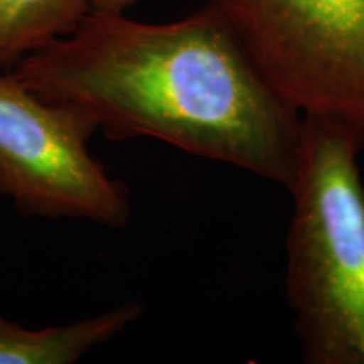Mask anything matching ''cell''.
Masks as SVG:
<instances>
[{
	"label": "cell",
	"instance_id": "3",
	"mask_svg": "<svg viewBox=\"0 0 364 364\" xmlns=\"http://www.w3.org/2000/svg\"><path fill=\"white\" fill-rule=\"evenodd\" d=\"M302 117L364 129V0H209Z\"/></svg>",
	"mask_w": 364,
	"mask_h": 364
},
{
	"label": "cell",
	"instance_id": "1",
	"mask_svg": "<svg viewBox=\"0 0 364 364\" xmlns=\"http://www.w3.org/2000/svg\"><path fill=\"white\" fill-rule=\"evenodd\" d=\"M11 71L39 97L80 108L110 140H161L287 189L297 176L304 117L208 4L166 24L91 9L75 33Z\"/></svg>",
	"mask_w": 364,
	"mask_h": 364
},
{
	"label": "cell",
	"instance_id": "6",
	"mask_svg": "<svg viewBox=\"0 0 364 364\" xmlns=\"http://www.w3.org/2000/svg\"><path fill=\"white\" fill-rule=\"evenodd\" d=\"M91 0H0V71L78 29Z\"/></svg>",
	"mask_w": 364,
	"mask_h": 364
},
{
	"label": "cell",
	"instance_id": "5",
	"mask_svg": "<svg viewBox=\"0 0 364 364\" xmlns=\"http://www.w3.org/2000/svg\"><path fill=\"white\" fill-rule=\"evenodd\" d=\"M142 314L125 302L97 316L61 326L29 329L0 314V364H71L110 343Z\"/></svg>",
	"mask_w": 364,
	"mask_h": 364
},
{
	"label": "cell",
	"instance_id": "2",
	"mask_svg": "<svg viewBox=\"0 0 364 364\" xmlns=\"http://www.w3.org/2000/svg\"><path fill=\"white\" fill-rule=\"evenodd\" d=\"M285 295L309 364H364V129L304 117Z\"/></svg>",
	"mask_w": 364,
	"mask_h": 364
},
{
	"label": "cell",
	"instance_id": "4",
	"mask_svg": "<svg viewBox=\"0 0 364 364\" xmlns=\"http://www.w3.org/2000/svg\"><path fill=\"white\" fill-rule=\"evenodd\" d=\"M97 132L80 108L49 102L0 71V198L24 216L124 228L130 191L90 152Z\"/></svg>",
	"mask_w": 364,
	"mask_h": 364
},
{
	"label": "cell",
	"instance_id": "7",
	"mask_svg": "<svg viewBox=\"0 0 364 364\" xmlns=\"http://www.w3.org/2000/svg\"><path fill=\"white\" fill-rule=\"evenodd\" d=\"M135 2L136 0H91V6H93V9H98V11L125 12Z\"/></svg>",
	"mask_w": 364,
	"mask_h": 364
}]
</instances>
